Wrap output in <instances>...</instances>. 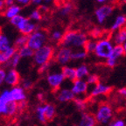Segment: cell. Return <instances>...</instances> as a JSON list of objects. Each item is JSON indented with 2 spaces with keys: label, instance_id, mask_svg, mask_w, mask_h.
<instances>
[{
  "label": "cell",
  "instance_id": "1",
  "mask_svg": "<svg viewBox=\"0 0 126 126\" xmlns=\"http://www.w3.org/2000/svg\"><path fill=\"white\" fill-rule=\"evenodd\" d=\"M88 39H89L88 35L84 32L70 30L64 33V36L60 43H61V47H68L71 49H73V48L81 49L84 47Z\"/></svg>",
  "mask_w": 126,
  "mask_h": 126
},
{
  "label": "cell",
  "instance_id": "2",
  "mask_svg": "<svg viewBox=\"0 0 126 126\" xmlns=\"http://www.w3.org/2000/svg\"><path fill=\"white\" fill-rule=\"evenodd\" d=\"M114 43L110 37H104L96 40V47L94 54L99 60L106 61L110 56L114 48Z\"/></svg>",
  "mask_w": 126,
  "mask_h": 126
},
{
  "label": "cell",
  "instance_id": "3",
  "mask_svg": "<svg viewBox=\"0 0 126 126\" xmlns=\"http://www.w3.org/2000/svg\"><path fill=\"white\" fill-rule=\"evenodd\" d=\"M55 50L52 46L46 45L39 48V50L34 52V55L32 57L33 63L38 67L51 62V61L54 57Z\"/></svg>",
  "mask_w": 126,
  "mask_h": 126
},
{
  "label": "cell",
  "instance_id": "4",
  "mask_svg": "<svg viewBox=\"0 0 126 126\" xmlns=\"http://www.w3.org/2000/svg\"><path fill=\"white\" fill-rule=\"evenodd\" d=\"M113 115H114V111H113V108L111 105L107 103V102H103L101 103L98 107L97 110L94 113V116L97 121V124H108L112 121Z\"/></svg>",
  "mask_w": 126,
  "mask_h": 126
},
{
  "label": "cell",
  "instance_id": "5",
  "mask_svg": "<svg viewBox=\"0 0 126 126\" xmlns=\"http://www.w3.org/2000/svg\"><path fill=\"white\" fill-rule=\"evenodd\" d=\"M47 34L45 31L42 30H37L33 33L28 36L27 46L31 47L34 52L41 48L42 47L47 45Z\"/></svg>",
  "mask_w": 126,
  "mask_h": 126
},
{
  "label": "cell",
  "instance_id": "6",
  "mask_svg": "<svg viewBox=\"0 0 126 126\" xmlns=\"http://www.w3.org/2000/svg\"><path fill=\"white\" fill-rule=\"evenodd\" d=\"M72 53L73 50L68 47H60L54 53V61L62 67L67 66L69 61H72Z\"/></svg>",
  "mask_w": 126,
  "mask_h": 126
},
{
  "label": "cell",
  "instance_id": "7",
  "mask_svg": "<svg viewBox=\"0 0 126 126\" xmlns=\"http://www.w3.org/2000/svg\"><path fill=\"white\" fill-rule=\"evenodd\" d=\"M113 12H114V6L111 4H105L99 6L96 10L94 11V17H95L97 23L100 25L103 24L112 15Z\"/></svg>",
  "mask_w": 126,
  "mask_h": 126
},
{
  "label": "cell",
  "instance_id": "8",
  "mask_svg": "<svg viewBox=\"0 0 126 126\" xmlns=\"http://www.w3.org/2000/svg\"><path fill=\"white\" fill-rule=\"evenodd\" d=\"M65 81V77L63 75V74L61 72H51L48 73L47 75V81L49 85V87L53 89V91H58L60 89H61V87Z\"/></svg>",
  "mask_w": 126,
  "mask_h": 126
},
{
  "label": "cell",
  "instance_id": "9",
  "mask_svg": "<svg viewBox=\"0 0 126 126\" xmlns=\"http://www.w3.org/2000/svg\"><path fill=\"white\" fill-rule=\"evenodd\" d=\"M124 55H125V53H124L123 46L115 45L110 56L105 61V64H106L107 67H109L110 68H113V67H115L117 65V62H118V61H119V59L124 57Z\"/></svg>",
  "mask_w": 126,
  "mask_h": 126
},
{
  "label": "cell",
  "instance_id": "10",
  "mask_svg": "<svg viewBox=\"0 0 126 126\" xmlns=\"http://www.w3.org/2000/svg\"><path fill=\"white\" fill-rule=\"evenodd\" d=\"M71 90L75 94V96L79 97L83 94H86L89 92V84L87 83L86 80H80L77 79L74 82H72Z\"/></svg>",
  "mask_w": 126,
  "mask_h": 126
},
{
  "label": "cell",
  "instance_id": "11",
  "mask_svg": "<svg viewBox=\"0 0 126 126\" xmlns=\"http://www.w3.org/2000/svg\"><path fill=\"white\" fill-rule=\"evenodd\" d=\"M112 91V88L104 83L99 82L98 84L94 85L89 93V96L98 97L101 95H107Z\"/></svg>",
  "mask_w": 126,
  "mask_h": 126
},
{
  "label": "cell",
  "instance_id": "12",
  "mask_svg": "<svg viewBox=\"0 0 126 126\" xmlns=\"http://www.w3.org/2000/svg\"><path fill=\"white\" fill-rule=\"evenodd\" d=\"M75 94L71 90V89H60L56 91V99L60 102H73L75 99Z\"/></svg>",
  "mask_w": 126,
  "mask_h": 126
},
{
  "label": "cell",
  "instance_id": "13",
  "mask_svg": "<svg viewBox=\"0 0 126 126\" xmlns=\"http://www.w3.org/2000/svg\"><path fill=\"white\" fill-rule=\"evenodd\" d=\"M10 93L12 102L19 103V102H24V101H26V90L21 86H16L11 88Z\"/></svg>",
  "mask_w": 126,
  "mask_h": 126
},
{
  "label": "cell",
  "instance_id": "14",
  "mask_svg": "<svg viewBox=\"0 0 126 126\" xmlns=\"http://www.w3.org/2000/svg\"><path fill=\"white\" fill-rule=\"evenodd\" d=\"M5 83L6 85L10 87L18 86L20 83V75L19 73L15 68H10L6 72L5 76Z\"/></svg>",
  "mask_w": 126,
  "mask_h": 126
},
{
  "label": "cell",
  "instance_id": "15",
  "mask_svg": "<svg viewBox=\"0 0 126 126\" xmlns=\"http://www.w3.org/2000/svg\"><path fill=\"white\" fill-rule=\"evenodd\" d=\"M97 121L94 115L88 112H83L81 115L76 126H96Z\"/></svg>",
  "mask_w": 126,
  "mask_h": 126
},
{
  "label": "cell",
  "instance_id": "16",
  "mask_svg": "<svg viewBox=\"0 0 126 126\" xmlns=\"http://www.w3.org/2000/svg\"><path fill=\"white\" fill-rule=\"evenodd\" d=\"M110 39L114 45H124L126 42V26L113 32V34L110 36Z\"/></svg>",
  "mask_w": 126,
  "mask_h": 126
},
{
  "label": "cell",
  "instance_id": "17",
  "mask_svg": "<svg viewBox=\"0 0 126 126\" xmlns=\"http://www.w3.org/2000/svg\"><path fill=\"white\" fill-rule=\"evenodd\" d=\"M126 26V16L124 14H119L115 18L112 25L110 26V31L112 32L118 31Z\"/></svg>",
  "mask_w": 126,
  "mask_h": 126
},
{
  "label": "cell",
  "instance_id": "18",
  "mask_svg": "<svg viewBox=\"0 0 126 126\" xmlns=\"http://www.w3.org/2000/svg\"><path fill=\"white\" fill-rule=\"evenodd\" d=\"M61 73L63 74L65 80L74 82L75 80H77L76 76V67H70V66H65L61 68Z\"/></svg>",
  "mask_w": 126,
  "mask_h": 126
},
{
  "label": "cell",
  "instance_id": "19",
  "mask_svg": "<svg viewBox=\"0 0 126 126\" xmlns=\"http://www.w3.org/2000/svg\"><path fill=\"white\" fill-rule=\"evenodd\" d=\"M20 12H21L20 6L18 5V4H14V5L6 8L4 12V15L5 18H9V19L11 20L12 18H13L14 17L19 15Z\"/></svg>",
  "mask_w": 126,
  "mask_h": 126
},
{
  "label": "cell",
  "instance_id": "20",
  "mask_svg": "<svg viewBox=\"0 0 126 126\" xmlns=\"http://www.w3.org/2000/svg\"><path fill=\"white\" fill-rule=\"evenodd\" d=\"M45 110V116L47 122L53 120V118L56 116V107L52 103H46L43 105Z\"/></svg>",
  "mask_w": 126,
  "mask_h": 126
},
{
  "label": "cell",
  "instance_id": "21",
  "mask_svg": "<svg viewBox=\"0 0 126 126\" xmlns=\"http://www.w3.org/2000/svg\"><path fill=\"white\" fill-rule=\"evenodd\" d=\"M89 68L86 64H81L76 67V76L77 79L85 80L89 75Z\"/></svg>",
  "mask_w": 126,
  "mask_h": 126
},
{
  "label": "cell",
  "instance_id": "22",
  "mask_svg": "<svg viewBox=\"0 0 126 126\" xmlns=\"http://www.w3.org/2000/svg\"><path fill=\"white\" fill-rule=\"evenodd\" d=\"M11 47H12L11 44L10 39L8 38V36L4 32H0V52L4 53L7 49H9Z\"/></svg>",
  "mask_w": 126,
  "mask_h": 126
},
{
  "label": "cell",
  "instance_id": "23",
  "mask_svg": "<svg viewBox=\"0 0 126 126\" xmlns=\"http://www.w3.org/2000/svg\"><path fill=\"white\" fill-rule=\"evenodd\" d=\"M18 111V106L17 102H12L10 103H8L6 105L5 111H4V116H7V117H12Z\"/></svg>",
  "mask_w": 126,
  "mask_h": 126
},
{
  "label": "cell",
  "instance_id": "24",
  "mask_svg": "<svg viewBox=\"0 0 126 126\" xmlns=\"http://www.w3.org/2000/svg\"><path fill=\"white\" fill-rule=\"evenodd\" d=\"M18 53L21 58H32L34 55V51L28 46H25L18 48Z\"/></svg>",
  "mask_w": 126,
  "mask_h": 126
},
{
  "label": "cell",
  "instance_id": "25",
  "mask_svg": "<svg viewBox=\"0 0 126 126\" xmlns=\"http://www.w3.org/2000/svg\"><path fill=\"white\" fill-rule=\"evenodd\" d=\"M12 97H11L10 89H4L0 93V105L5 106L8 103L12 102Z\"/></svg>",
  "mask_w": 126,
  "mask_h": 126
},
{
  "label": "cell",
  "instance_id": "26",
  "mask_svg": "<svg viewBox=\"0 0 126 126\" xmlns=\"http://www.w3.org/2000/svg\"><path fill=\"white\" fill-rule=\"evenodd\" d=\"M74 104H75V108L77 109L80 111H84L87 109V106H88V102H87V100L82 97L79 96V97H75V99L73 101Z\"/></svg>",
  "mask_w": 126,
  "mask_h": 126
},
{
  "label": "cell",
  "instance_id": "27",
  "mask_svg": "<svg viewBox=\"0 0 126 126\" xmlns=\"http://www.w3.org/2000/svg\"><path fill=\"white\" fill-rule=\"evenodd\" d=\"M36 31H37V27H36L35 23H32V22L30 20L20 32H21V34H24V35L29 36V35H31L32 33H33L34 32H36Z\"/></svg>",
  "mask_w": 126,
  "mask_h": 126
},
{
  "label": "cell",
  "instance_id": "28",
  "mask_svg": "<svg viewBox=\"0 0 126 126\" xmlns=\"http://www.w3.org/2000/svg\"><path fill=\"white\" fill-rule=\"evenodd\" d=\"M89 53L84 49H76L72 53V60L73 61H81L87 58Z\"/></svg>",
  "mask_w": 126,
  "mask_h": 126
},
{
  "label": "cell",
  "instance_id": "29",
  "mask_svg": "<svg viewBox=\"0 0 126 126\" xmlns=\"http://www.w3.org/2000/svg\"><path fill=\"white\" fill-rule=\"evenodd\" d=\"M27 42H28V36L24 35V34H20V35H18V37H17V39H15L14 46L18 49L20 47L27 46Z\"/></svg>",
  "mask_w": 126,
  "mask_h": 126
},
{
  "label": "cell",
  "instance_id": "30",
  "mask_svg": "<svg viewBox=\"0 0 126 126\" xmlns=\"http://www.w3.org/2000/svg\"><path fill=\"white\" fill-rule=\"evenodd\" d=\"M95 47H96V40L93 39H89L86 44H85L83 49L88 53H94Z\"/></svg>",
  "mask_w": 126,
  "mask_h": 126
},
{
  "label": "cell",
  "instance_id": "31",
  "mask_svg": "<svg viewBox=\"0 0 126 126\" xmlns=\"http://www.w3.org/2000/svg\"><path fill=\"white\" fill-rule=\"evenodd\" d=\"M73 9H74L73 4L69 2H67L61 7V9H60V14L61 16H63V17L68 16L71 12H73Z\"/></svg>",
  "mask_w": 126,
  "mask_h": 126
},
{
  "label": "cell",
  "instance_id": "32",
  "mask_svg": "<svg viewBox=\"0 0 126 126\" xmlns=\"http://www.w3.org/2000/svg\"><path fill=\"white\" fill-rule=\"evenodd\" d=\"M36 116H37L38 120L41 124H46L47 123V118L45 116V110H44V106L43 105H39L36 108Z\"/></svg>",
  "mask_w": 126,
  "mask_h": 126
},
{
  "label": "cell",
  "instance_id": "33",
  "mask_svg": "<svg viewBox=\"0 0 126 126\" xmlns=\"http://www.w3.org/2000/svg\"><path fill=\"white\" fill-rule=\"evenodd\" d=\"M91 39L98 40V39L104 38V31L100 27H94L90 32Z\"/></svg>",
  "mask_w": 126,
  "mask_h": 126
},
{
  "label": "cell",
  "instance_id": "34",
  "mask_svg": "<svg viewBox=\"0 0 126 126\" xmlns=\"http://www.w3.org/2000/svg\"><path fill=\"white\" fill-rule=\"evenodd\" d=\"M85 80L89 86H94L100 82V76L97 74H89V75Z\"/></svg>",
  "mask_w": 126,
  "mask_h": 126
},
{
  "label": "cell",
  "instance_id": "35",
  "mask_svg": "<svg viewBox=\"0 0 126 126\" xmlns=\"http://www.w3.org/2000/svg\"><path fill=\"white\" fill-rule=\"evenodd\" d=\"M17 53H18V48H17L15 46H12V47H11L9 49H7L3 53H4V57H5V59L7 60V62H8V61H10V60L12 59Z\"/></svg>",
  "mask_w": 126,
  "mask_h": 126
},
{
  "label": "cell",
  "instance_id": "36",
  "mask_svg": "<svg viewBox=\"0 0 126 126\" xmlns=\"http://www.w3.org/2000/svg\"><path fill=\"white\" fill-rule=\"evenodd\" d=\"M64 36V32L61 30H54L51 33V39L53 42H61Z\"/></svg>",
  "mask_w": 126,
  "mask_h": 126
},
{
  "label": "cell",
  "instance_id": "37",
  "mask_svg": "<svg viewBox=\"0 0 126 126\" xmlns=\"http://www.w3.org/2000/svg\"><path fill=\"white\" fill-rule=\"evenodd\" d=\"M20 60H21V57H20L19 54L17 53L15 55H14L13 57L10 60V61L6 63V64H7V66H9V67H12V68H15V67L19 64Z\"/></svg>",
  "mask_w": 126,
  "mask_h": 126
},
{
  "label": "cell",
  "instance_id": "38",
  "mask_svg": "<svg viewBox=\"0 0 126 126\" xmlns=\"http://www.w3.org/2000/svg\"><path fill=\"white\" fill-rule=\"evenodd\" d=\"M30 19L34 21H40L42 19V12L39 10H34L30 14Z\"/></svg>",
  "mask_w": 126,
  "mask_h": 126
},
{
  "label": "cell",
  "instance_id": "39",
  "mask_svg": "<svg viewBox=\"0 0 126 126\" xmlns=\"http://www.w3.org/2000/svg\"><path fill=\"white\" fill-rule=\"evenodd\" d=\"M25 18H26V17H24V16H22V15H20V14H19V15L16 16V17H14L13 18H12V19L10 20L11 24H12V26H14L16 28H17L18 26H19V24L23 21V19Z\"/></svg>",
  "mask_w": 126,
  "mask_h": 126
},
{
  "label": "cell",
  "instance_id": "40",
  "mask_svg": "<svg viewBox=\"0 0 126 126\" xmlns=\"http://www.w3.org/2000/svg\"><path fill=\"white\" fill-rule=\"evenodd\" d=\"M32 85H33V83H32V81L31 80H29V79H24L23 81H21V87L25 90H29V89H31L32 88Z\"/></svg>",
  "mask_w": 126,
  "mask_h": 126
},
{
  "label": "cell",
  "instance_id": "41",
  "mask_svg": "<svg viewBox=\"0 0 126 126\" xmlns=\"http://www.w3.org/2000/svg\"><path fill=\"white\" fill-rule=\"evenodd\" d=\"M109 126H126V123L123 119H116L109 124Z\"/></svg>",
  "mask_w": 126,
  "mask_h": 126
},
{
  "label": "cell",
  "instance_id": "42",
  "mask_svg": "<svg viewBox=\"0 0 126 126\" xmlns=\"http://www.w3.org/2000/svg\"><path fill=\"white\" fill-rule=\"evenodd\" d=\"M5 76H6V71L4 68L0 67V87L5 82Z\"/></svg>",
  "mask_w": 126,
  "mask_h": 126
},
{
  "label": "cell",
  "instance_id": "43",
  "mask_svg": "<svg viewBox=\"0 0 126 126\" xmlns=\"http://www.w3.org/2000/svg\"><path fill=\"white\" fill-rule=\"evenodd\" d=\"M50 65H51V62L47 63V64H44V65H42V66H40V67H39V73H41V74L47 73V71L49 70Z\"/></svg>",
  "mask_w": 126,
  "mask_h": 126
},
{
  "label": "cell",
  "instance_id": "44",
  "mask_svg": "<svg viewBox=\"0 0 126 126\" xmlns=\"http://www.w3.org/2000/svg\"><path fill=\"white\" fill-rule=\"evenodd\" d=\"M117 94H119L121 97H123V98L126 100V87H123V88L118 89Z\"/></svg>",
  "mask_w": 126,
  "mask_h": 126
},
{
  "label": "cell",
  "instance_id": "45",
  "mask_svg": "<svg viewBox=\"0 0 126 126\" xmlns=\"http://www.w3.org/2000/svg\"><path fill=\"white\" fill-rule=\"evenodd\" d=\"M16 2L20 5H28L30 3H32V0H16Z\"/></svg>",
  "mask_w": 126,
  "mask_h": 126
},
{
  "label": "cell",
  "instance_id": "46",
  "mask_svg": "<svg viewBox=\"0 0 126 126\" xmlns=\"http://www.w3.org/2000/svg\"><path fill=\"white\" fill-rule=\"evenodd\" d=\"M4 5L7 6V7H10V6H12L15 4L16 0H4Z\"/></svg>",
  "mask_w": 126,
  "mask_h": 126
},
{
  "label": "cell",
  "instance_id": "47",
  "mask_svg": "<svg viewBox=\"0 0 126 126\" xmlns=\"http://www.w3.org/2000/svg\"><path fill=\"white\" fill-rule=\"evenodd\" d=\"M18 110H23L26 109V101H24V102H21L19 103H18Z\"/></svg>",
  "mask_w": 126,
  "mask_h": 126
},
{
  "label": "cell",
  "instance_id": "48",
  "mask_svg": "<svg viewBox=\"0 0 126 126\" xmlns=\"http://www.w3.org/2000/svg\"><path fill=\"white\" fill-rule=\"evenodd\" d=\"M42 2L43 0H32V4H33L34 5H40Z\"/></svg>",
  "mask_w": 126,
  "mask_h": 126
},
{
  "label": "cell",
  "instance_id": "49",
  "mask_svg": "<svg viewBox=\"0 0 126 126\" xmlns=\"http://www.w3.org/2000/svg\"><path fill=\"white\" fill-rule=\"evenodd\" d=\"M5 108H6V105L5 106L0 105V116H4V111H5Z\"/></svg>",
  "mask_w": 126,
  "mask_h": 126
},
{
  "label": "cell",
  "instance_id": "50",
  "mask_svg": "<svg viewBox=\"0 0 126 126\" xmlns=\"http://www.w3.org/2000/svg\"><path fill=\"white\" fill-rule=\"evenodd\" d=\"M48 10V8H47V5H41L40 6V9H39V11L42 12V11H45V12H47V11Z\"/></svg>",
  "mask_w": 126,
  "mask_h": 126
},
{
  "label": "cell",
  "instance_id": "51",
  "mask_svg": "<svg viewBox=\"0 0 126 126\" xmlns=\"http://www.w3.org/2000/svg\"><path fill=\"white\" fill-rule=\"evenodd\" d=\"M4 0H0V10H2L3 8L4 7Z\"/></svg>",
  "mask_w": 126,
  "mask_h": 126
},
{
  "label": "cell",
  "instance_id": "52",
  "mask_svg": "<svg viewBox=\"0 0 126 126\" xmlns=\"http://www.w3.org/2000/svg\"><path fill=\"white\" fill-rule=\"evenodd\" d=\"M107 1H108V0H96V2L101 4H105Z\"/></svg>",
  "mask_w": 126,
  "mask_h": 126
},
{
  "label": "cell",
  "instance_id": "53",
  "mask_svg": "<svg viewBox=\"0 0 126 126\" xmlns=\"http://www.w3.org/2000/svg\"><path fill=\"white\" fill-rule=\"evenodd\" d=\"M38 98H39V100H40V101H42L43 100V94H38Z\"/></svg>",
  "mask_w": 126,
  "mask_h": 126
},
{
  "label": "cell",
  "instance_id": "54",
  "mask_svg": "<svg viewBox=\"0 0 126 126\" xmlns=\"http://www.w3.org/2000/svg\"><path fill=\"white\" fill-rule=\"evenodd\" d=\"M53 0H43V2L45 3V4H50V3L53 2Z\"/></svg>",
  "mask_w": 126,
  "mask_h": 126
},
{
  "label": "cell",
  "instance_id": "55",
  "mask_svg": "<svg viewBox=\"0 0 126 126\" xmlns=\"http://www.w3.org/2000/svg\"><path fill=\"white\" fill-rule=\"evenodd\" d=\"M123 47H124V53H125V54H126V42L123 45Z\"/></svg>",
  "mask_w": 126,
  "mask_h": 126
},
{
  "label": "cell",
  "instance_id": "56",
  "mask_svg": "<svg viewBox=\"0 0 126 126\" xmlns=\"http://www.w3.org/2000/svg\"><path fill=\"white\" fill-rule=\"evenodd\" d=\"M121 1H122L124 4H126V0H121Z\"/></svg>",
  "mask_w": 126,
  "mask_h": 126
}]
</instances>
